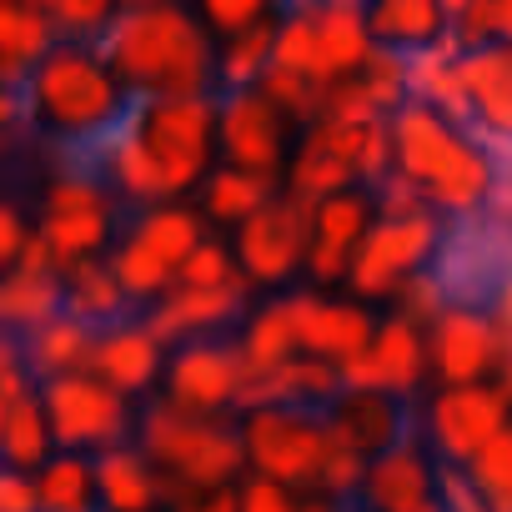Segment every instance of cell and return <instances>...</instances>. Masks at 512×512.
I'll list each match as a JSON object with an SVG mask.
<instances>
[{
  "instance_id": "obj_1",
  "label": "cell",
  "mask_w": 512,
  "mask_h": 512,
  "mask_svg": "<svg viewBox=\"0 0 512 512\" xmlns=\"http://www.w3.org/2000/svg\"><path fill=\"white\" fill-rule=\"evenodd\" d=\"M126 86L156 96H201L216 86V41L196 6L181 0H141L111 41Z\"/></svg>"
},
{
  "instance_id": "obj_2",
  "label": "cell",
  "mask_w": 512,
  "mask_h": 512,
  "mask_svg": "<svg viewBox=\"0 0 512 512\" xmlns=\"http://www.w3.org/2000/svg\"><path fill=\"white\" fill-rule=\"evenodd\" d=\"M392 161L402 176H412L427 201L447 216H472L487 206L497 166L482 141L467 136V126L447 121L437 106L407 96L392 111Z\"/></svg>"
},
{
  "instance_id": "obj_3",
  "label": "cell",
  "mask_w": 512,
  "mask_h": 512,
  "mask_svg": "<svg viewBox=\"0 0 512 512\" xmlns=\"http://www.w3.org/2000/svg\"><path fill=\"white\" fill-rule=\"evenodd\" d=\"M141 146L166 176L171 196H186L191 186L206 181L211 146H216V101L211 91L201 96H156L141 111Z\"/></svg>"
},
{
  "instance_id": "obj_4",
  "label": "cell",
  "mask_w": 512,
  "mask_h": 512,
  "mask_svg": "<svg viewBox=\"0 0 512 512\" xmlns=\"http://www.w3.org/2000/svg\"><path fill=\"white\" fill-rule=\"evenodd\" d=\"M146 447L171 467L181 487H221L246 462V447L236 432L206 422V412H191L181 402H166L146 417Z\"/></svg>"
},
{
  "instance_id": "obj_5",
  "label": "cell",
  "mask_w": 512,
  "mask_h": 512,
  "mask_svg": "<svg viewBox=\"0 0 512 512\" xmlns=\"http://www.w3.org/2000/svg\"><path fill=\"white\" fill-rule=\"evenodd\" d=\"M312 206L307 196H272L236 226V267L251 287H282L297 272H307V246H312Z\"/></svg>"
},
{
  "instance_id": "obj_6",
  "label": "cell",
  "mask_w": 512,
  "mask_h": 512,
  "mask_svg": "<svg viewBox=\"0 0 512 512\" xmlns=\"http://www.w3.org/2000/svg\"><path fill=\"white\" fill-rule=\"evenodd\" d=\"M437 246H442V221H437L432 206L427 211H412V216H382V221L367 226V236H362V246L352 256L347 282L367 302L397 297V287L412 272H422V262H427Z\"/></svg>"
},
{
  "instance_id": "obj_7",
  "label": "cell",
  "mask_w": 512,
  "mask_h": 512,
  "mask_svg": "<svg viewBox=\"0 0 512 512\" xmlns=\"http://www.w3.org/2000/svg\"><path fill=\"white\" fill-rule=\"evenodd\" d=\"M241 447L262 467V477H277L287 487H317V472L327 457V422L307 417L292 402H267L246 412Z\"/></svg>"
},
{
  "instance_id": "obj_8",
  "label": "cell",
  "mask_w": 512,
  "mask_h": 512,
  "mask_svg": "<svg viewBox=\"0 0 512 512\" xmlns=\"http://www.w3.org/2000/svg\"><path fill=\"white\" fill-rule=\"evenodd\" d=\"M287 126L292 116L262 86L226 91V101L216 106V146L226 151V161L277 181L287 176Z\"/></svg>"
},
{
  "instance_id": "obj_9",
  "label": "cell",
  "mask_w": 512,
  "mask_h": 512,
  "mask_svg": "<svg viewBox=\"0 0 512 512\" xmlns=\"http://www.w3.org/2000/svg\"><path fill=\"white\" fill-rule=\"evenodd\" d=\"M372 191L367 186H342L312 206V246H307V277L312 287H337L352 272V256L372 226Z\"/></svg>"
},
{
  "instance_id": "obj_10",
  "label": "cell",
  "mask_w": 512,
  "mask_h": 512,
  "mask_svg": "<svg viewBox=\"0 0 512 512\" xmlns=\"http://www.w3.org/2000/svg\"><path fill=\"white\" fill-rule=\"evenodd\" d=\"M292 11L312 31V56H317V81L322 86L362 71L367 56L377 51L362 0H297Z\"/></svg>"
},
{
  "instance_id": "obj_11",
  "label": "cell",
  "mask_w": 512,
  "mask_h": 512,
  "mask_svg": "<svg viewBox=\"0 0 512 512\" xmlns=\"http://www.w3.org/2000/svg\"><path fill=\"white\" fill-rule=\"evenodd\" d=\"M427 362L432 372L457 387V382H482L487 372H497V332L492 317L477 312L472 302H447L432 317V342H427Z\"/></svg>"
},
{
  "instance_id": "obj_12",
  "label": "cell",
  "mask_w": 512,
  "mask_h": 512,
  "mask_svg": "<svg viewBox=\"0 0 512 512\" xmlns=\"http://www.w3.org/2000/svg\"><path fill=\"white\" fill-rule=\"evenodd\" d=\"M427 372V342L417 332L412 317H387L377 322L372 342L342 362V382L347 387H372V392H412Z\"/></svg>"
},
{
  "instance_id": "obj_13",
  "label": "cell",
  "mask_w": 512,
  "mask_h": 512,
  "mask_svg": "<svg viewBox=\"0 0 512 512\" xmlns=\"http://www.w3.org/2000/svg\"><path fill=\"white\" fill-rule=\"evenodd\" d=\"M507 392L487 387V382H457L442 387L432 402V442L452 457V462H472L477 447L507 427Z\"/></svg>"
},
{
  "instance_id": "obj_14",
  "label": "cell",
  "mask_w": 512,
  "mask_h": 512,
  "mask_svg": "<svg viewBox=\"0 0 512 512\" xmlns=\"http://www.w3.org/2000/svg\"><path fill=\"white\" fill-rule=\"evenodd\" d=\"M292 317H297V347L307 357H327V362H347L357 357L377 322L362 302H327V297H312V292H297L292 297Z\"/></svg>"
},
{
  "instance_id": "obj_15",
  "label": "cell",
  "mask_w": 512,
  "mask_h": 512,
  "mask_svg": "<svg viewBox=\"0 0 512 512\" xmlns=\"http://www.w3.org/2000/svg\"><path fill=\"white\" fill-rule=\"evenodd\" d=\"M241 377H246L241 347L191 342L171 357V402H181L191 412H216V407L236 402Z\"/></svg>"
},
{
  "instance_id": "obj_16",
  "label": "cell",
  "mask_w": 512,
  "mask_h": 512,
  "mask_svg": "<svg viewBox=\"0 0 512 512\" xmlns=\"http://www.w3.org/2000/svg\"><path fill=\"white\" fill-rule=\"evenodd\" d=\"M462 66V86H467V106H472V126L512 141V41H487L457 56Z\"/></svg>"
},
{
  "instance_id": "obj_17",
  "label": "cell",
  "mask_w": 512,
  "mask_h": 512,
  "mask_svg": "<svg viewBox=\"0 0 512 512\" xmlns=\"http://www.w3.org/2000/svg\"><path fill=\"white\" fill-rule=\"evenodd\" d=\"M246 297H251L246 277H236L226 287H171L166 302L151 317V332L161 342H186V337L216 332V327H226L246 312Z\"/></svg>"
},
{
  "instance_id": "obj_18",
  "label": "cell",
  "mask_w": 512,
  "mask_h": 512,
  "mask_svg": "<svg viewBox=\"0 0 512 512\" xmlns=\"http://www.w3.org/2000/svg\"><path fill=\"white\" fill-rule=\"evenodd\" d=\"M367 497L377 512H442V502L432 497L437 492V477L427 472L422 452L417 447H387L377 452V462L367 467Z\"/></svg>"
},
{
  "instance_id": "obj_19",
  "label": "cell",
  "mask_w": 512,
  "mask_h": 512,
  "mask_svg": "<svg viewBox=\"0 0 512 512\" xmlns=\"http://www.w3.org/2000/svg\"><path fill=\"white\" fill-rule=\"evenodd\" d=\"M367 26L377 46H392L402 56L437 46L452 31V16L442 0H372L367 6Z\"/></svg>"
},
{
  "instance_id": "obj_20",
  "label": "cell",
  "mask_w": 512,
  "mask_h": 512,
  "mask_svg": "<svg viewBox=\"0 0 512 512\" xmlns=\"http://www.w3.org/2000/svg\"><path fill=\"white\" fill-rule=\"evenodd\" d=\"M342 186H362L357 181V166L347 161V151L327 131V121H312V131L302 136L297 156L287 161V191L292 196H307V201H322V196H332Z\"/></svg>"
},
{
  "instance_id": "obj_21",
  "label": "cell",
  "mask_w": 512,
  "mask_h": 512,
  "mask_svg": "<svg viewBox=\"0 0 512 512\" xmlns=\"http://www.w3.org/2000/svg\"><path fill=\"white\" fill-rule=\"evenodd\" d=\"M397 422L402 417L392 407V392H372V387H342V397H337V407L327 417V427L347 447H357L362 457L367 452H387L392 437H397Z\"/></svg>"
},
{
  "instance_id": "obj_22",
  "label": "cell",
  "mask_w": 512,
  "mask_h": 512,
  "mask_svg": "<svg viewBox=\"0 0 512 512\" xmlns=\"http://www.w3.org/2000/svg\"><path fill=\"white\" fill-rule=\"evenodd\" d=\"M272 196H277V176L246 171V166H221V171H206V181H201V216L221 221V226H241Z\"/></svg>"
},
{
  "instance_id": "obj_23",
  "label": "cell",
  "mask_w": 512,
  "mask_h": 512,
  "mask_svg": "<svg viewBox=\"0 0 512 512\" xmlns=\"http://www.w3.org/2000/svg\"><path fill=\"white\" fill-rule=\"evenodd\" d=\"M277 21L282 16H267L236 36H226V46L216 51V86L221 91H241V86H256L272 66V46H277Z\"/></svg>"
},
{
  "instance_id": "obj_24",
  "label": "cell",
  "mask_w": 512,
  "mask_h": 512,
  "mask_svg": "<svg viewBox=\"0 0 512 512\" xmlns=\"http://www.w3.org/2000/svg\"><path fill=\"white\" fill-rule=\"evenodd\" d=\"M297 317H292V297H277L267 302L262 312H251L246 322V337H241V362L246 372H267L287 357H297Z\"/></svg>"
},
{
  "instance_id": "obj_25",
  "label": "cell",
  "mask_w": 512,
  "mask_h": 512,
  "mask_svg": "<svg viewBox=\"0 0 512 512\" xmlns=\"http://www.w3.org/2000/svg\"><path fill=\"white\" fill-rule=\"evenodd\" d=\"M201 236H206V231H201V211H191V206H161V211H151V216L136 226V241L151 246L161 262H171V267L186 262Z\"/></svg>"
},
{
  "instance_id": "obj_26",
  "label": "cell",
  "mask_w": 512,
  "mask_h": 512,
  "mask_svg": "<svg viewBox=\"0 0 512 512\" xmlns=\"http://www.w3.org/2000/svg\"><path fill=\"white\" fill-rule=\"evenodd\" d=\"M101 367H106V372H111V382H116V387H126V392L151 387V382H156V372H161V337H156L151 327H146V332H121V337H111V342H106Z\"/></svg>"
},
{
  "instance_id": "obj_27",
  "label": "cell",
  "mask_w": 512,
  "mask_h": 512,
  "mask_svg": "<svg viewBox=\"0 0 512 512\" xmlns=\"http://www.w3.org/2000/svg\"><path fill=\"white\" fill-rule=\"evenodd\" d=\"M61 432L66 437H116L121 432V397L101 387H66L61 392Z\"/></svg>"
},
{
  "instance_id": "obj_28",
  "label": "cell",
  "mask_w": 512,
  "mask_h": 512,
  "mask_svg": "<svg viewBox=\"0 0 512 512\" xmlns=\"http://www.w3.org/2000/svg\"><path fill=\"white\" fill-rule=\"evenodd\" d=\"M467 467H472V482L482 487L487 507L492 512H512V427L492 432Z\"/></svg>"
},
{
  "instance_id": "obj_29",
  "label": "cell",
  "mask_w": 512,
  "mask_h": 512,
  "mask_svg": "<svg viewBox=\"0 0 512 512\" xmlns=\"http://www.w3.org/2000/svg\"><path fill=\"white\" fill-rule=\"evenodd\" d=\"M452 41L462 51L487 41H512V0H467L452 16Z\"/></svg>"
},
{
  "instance_id": "obj_30",
  "label": "cell",
  "mask_w": 512,
  "mask_h": 512,
  "mask_svg": "<svg viewBox=\"0 0 512 512\" xmlns=\"http://www.w3.org/2000/svg\"><path fill=\"white\" fill-rule=\"evenodd\" d=\"M116 282L126 287V297H166L176 287V267L161 262V256L141 241H131L116 262Z\"/></svg>"
},
{
  "instance_id": "obj_31",
  "label": "cell",
  "mask_w": 512,
  "mask_h": 512,
  "mask_svg": "<svg viewBox=\"0 0 512 512\" xmlns=\"http://www.w3.org/2000/svg\"><path fill=\"white\" fill-rule=\"evenodd\" d=\"M101 482H106V497H111V507L116 512H146L151 502H156V482H151V472L136 462V457H106V467H101Z\"/></svg>"
},
{
  "instance_id": "obj_32",
  "label": "cell",
  "mask_w": 512,
  "mask_h": 512,
  "mask_svg": "<svg viewBox=\"0 0 512 512\" xmlns=\"http://www.w3.org/2000/svg\"><path fill=\"white\" fill-rule=\"evenodd\" d=\"M236 277H246V272L236 267V251L221 246V241H206V236L196 241V251L176 267V287H226V282H236Z\"/></svg>"
},
{
  "instance_id": "obj_33",
  "label": "cell",
  "mask_w": 512,
  "mask_h": 512,
  "mask_svg": "<svg viewBox=\"0 0 512 512\" xmlns=\"http://www.w3.org/2000/svg\"><path fill=\"white\" fill-rule=\"evenodd\" d=\"M191 6H196V16L211 26V36L226 41V36L256 26V21L277 16V11H282V0H191Z\"/></svg>"
},
{
  "instance_id": "obj_34",
  "label": "cell",
  "mask_w": 512,
  "mask_h": 512,
  "mask_svg": "<svg viewBox=\"0 0 512 512\" xmlns=\"http://www.w3.org/2000/svg\"><path fill=\"white\" fill-rule=\"evenodd\" d=\"M116 171H121L126 196H136V201H166V196H171V191H166V176H161V166L151 161V151L141 146V136H131V141L121 146Z\"/></svg>"
},
{
  "instance_id": "obj_35",
  "label": "cell",
  "mask_w": 512,
  "mask_h": 512,
  "mask_svg": "<svg viewBox=\"0 0 512 512\" xmlns=\"http://www.w3.org/2000/svg\"><path fill=\"white\" fill-rule=\"evenodd\" d=\"M397 302H402V317H412V322H432V317L447 307V287H442L432 272H412V277L397 287Z\"/></svg>"
},
{
  "instance_id": "obj_36",
  "label": "cell",
  "mask_w": 512,
  "mask_h": 512,
  "mask_svg": "<svg viewBox=\"0 0 512 512\" xmlns=\"http://www.w3.org/2000/svg\"><path fill=\"white\" fill-rule=\"evenodd\" d=\"M241 512H302V507L292 502L287 482H277V477H256V482L241 487Z\"/></svg>"
},
{
  "instance_id": "obj_37",
  "label": "cell",
  "mask_w": 512,
  "mask_h": 512,
  "mask_svg": "<svg viewBox=\"0 0 512 512\" xmlns=\"http://www.w3.org/2000/svg\"><path fill=\"white\" fill-rule=\"evenodd\" d=\"M437 492L447 497L452 512H492L487 497H482V487H477L467 472H457V467H442V472H437Z\"/></svg>"
},
{
  "instance_id": "obj_38",
  "label": "cell",
  "mask_w": 512,
  "mask_h": 512,
  "mask_svg": "<svg viewBox=\"0 0 512 512\" xmlns=\"http://www.w3.org/2000/svg\"><path fill=\"white\" fill-rule=\"evenodd\" d=\"M51 492H56V507L61 512H81L86 507V472L81 467H61L56 482H51Z\"/></svg>"
},
{
  "instance_id": "obj_39",
  "label": "cell",
  "mask_w": 512,
  "mask_h": 512,
  "mask_svg": "<svg viewBox=\"0 0 512 512\" xmlns=\"http://www.w3.org/2000/svg\"><path fill=\"white\" fill-rule=\"evenodd\" d=\"M181 512H241V492H231V487L221 482V487H206L201 497H191Z\"/></svg>"
},
{
  "instance_id": "obj_40",
  "label": "cell",
  "mask_w": 512,
  "mask_h": 512,
  "mask_svg": "<svg viewBox=\"0 0 512 512\" xmlns=\"http://www.w3.org/2000/svg\"><path fill=\"white\" fill-rule=\"evenodd\" d=\"M442 6H447V16H457V11L467 6V0H442Z\"/></svg>"
},
{
  "instance_id": "obj_41",
  "label": "cell",
  "mask_w": 512,
  "mask_h": 512,
  "mask_svg": "<svg viewBox=\"0 0 512 512\" xmlns=\"http://www.w3.org/2000/svg\"><path fill=\"white\" fill-rule=\"evenodd\" d=\"M502 392H507V397H512V372H507V377H502Z\"/></svg>"
},
{
  "instance_id": "obj_42",
  "label": "cell",
  "mask_w": 512,
  "mask_h": 512,
  "mask_svg": "<svg viewBox=\"0 0 512 512\" xmlns=\"http://www.w3.org/2000/svg\"><path fill=\"white\" fill-rule=\"evenodd\" d=\"M362 6H372V0H362Z\"/></svg>"
}]
</instances>
